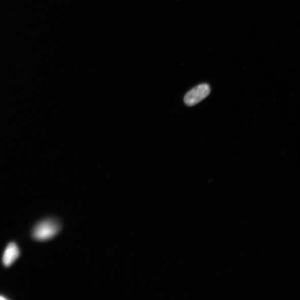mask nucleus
<instances>
[{"label": "nucleus", "mask_w": 300, "mask_h": 300, "mask_svg": "<svg viewBox=\"0 0 300 300\" xmlns=\"http://www.w3.org/2000/svg\"><path fill=\"white\" fill-rule=\"evenodd\" d=\"M60 229V225L55 220L41 221L34 228L33 235L38 241H46L55 237Z\"/></svg>", "instance_id": "1"}, {"label": "nucleus", "mask_w": 300, "mask_h": 300, "mask_svg": "<svg viewBox=\"0 0 300 300\" xmlns=\"http://www.w3.org/2000/svg\"><path fill=\"white\" fill-rule=\"evenodd\" d=\"M211 93V88L207 83H202L191 89L184 98V102L188 106H194L206 99Z\"/></svg>", "instance_id": "2"}, {"label": "nucleus", "mask_w": 300, "mask_h": 300, "mask_svg": "<svg viewBox=\"0 0 300 300\" xmlns=\"http://www.w3.org/2000/svg\"><path fill=\"white\" fill-rule=\"evenodd\" d=\"M20 250L14 243H10L6 248L3 258L4 265L6 267L12 265L20 256Z\"/></svg>", "instance_id": "3"}, {"label": "nucleus", "mask_w": 300, "mask_h": 300, "mask_svg": "<svg viewBox=\"0 0 300 300\" xmlns=\"http://www.w3.org/2000/svg\"><path fill=\"white\" fill-rule=\"evenodd\" d=\"M0 299H7L5 297L0 296Z\"/></svg>", "instance_id": "4"}]
</instances>
